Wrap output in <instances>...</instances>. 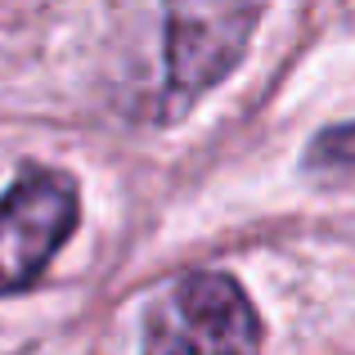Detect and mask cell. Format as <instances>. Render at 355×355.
<instances>
[{
  "mask_svg": "<svg viewBox=\"0 0 355 355\" xmlns=\"http://www.w3.org/2000/svg\"><path fill=\"white\" fill-rule=\"evenodd\" d=\"M261 315L234 275L189 270L144 315V355H261Z\"/></svg>",
  "mask_w": 355,
  "mask_h": 355,
  "instance_id": "6da1fadb",
  "label": "cell"
},
{
  "mask_svg": "<svg viewBox=\"0 0 355 355\" xmlns=\"http://www.w3.org/2000/svg\"><path fill=\"white\" fill-rule=\"evenodd\" d=\"M77 184L54 166L27 162L0 193V297L27 293L77 230Z\"/></svg>",
  "mask_w": 355,
  "mask_h": 355,
  "instance_id": "7a4b0ae2",
  "label": "cell"
},
{
  "mask_svg": "<svg viewBox=\"0 0 355 355\" xmlns=\"http://www.w3.org/2000/svg\"><path fill=\"white\" fill-rule=\"evenodd\" d=\"M261 9L252 5H175L166 9V86H162V117L189 113L198 95H207L220 77L234 72L248 50Z\"/></svg>",
  "mask_w": 355,
  "mask_h": 355,
  "instance_id": "3957f363",
  "label": "cell"
},
{
  "mask_svg": "<svg viewBox=\"0 0 355 355\" xmlns=\"http://www.w3.org/2000/svg\"><path fill=\"white\" fill-rule=\"evenodd\" d=\"M306 166H355V121L320 130L306 153Z\"/></svg>",
  "mask_w": 355,
  "mask_h": 355,
  "instance_id": "277c9868",
  "label": "cell"
}]
</instances>
